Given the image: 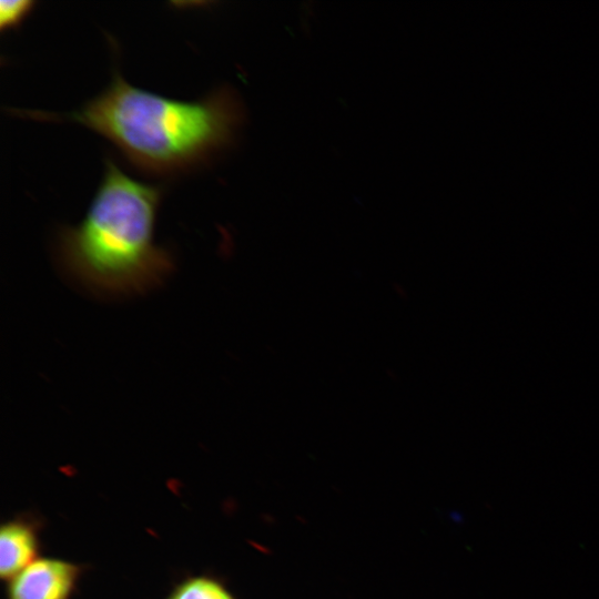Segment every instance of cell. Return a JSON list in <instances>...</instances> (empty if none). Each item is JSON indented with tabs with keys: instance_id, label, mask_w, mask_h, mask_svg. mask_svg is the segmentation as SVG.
Returning a JSON list of instances; mask_svg holds the SVG:
<instances>
[{
	"instance_id": "7a4b0ae2",
	"label": "cell",
	"mask_w": 599,
	"mask_h": 599,
	"mask_svg": "<svg viewBox=\"0 0 599 599\" xmlns=\"http://www.w3.org/2000/svg\"><path fill=\"white\" fill-rule=\"evenodd\" d=\"M162 194L160 185L130 177L106 158L84 217L58 233L63 270L104 296L142 293L160 284L173 268L171 252L153 240Z\"/></svg>"
},
{
	"instance_id": "5b68a950",
	"label": "cell",
	"mask_w": 599,
	"mask_h": 599,
	"mask_svg": "<svg viewBox=\"0 0 599 599\" xmlns=\"http://www.w3.org/2000/svg\"><path fill=\"white\" fill-rule=\"evenodd\" d=\"M165 599H235V597L219 579L201 575L180 581Z\"/></svg>"
},
{
	"instance_id": "3957f363",
	"label": "cell",
	"mask_w": 599,
	"mask_h": 599,
	"mask_svg": "<svg viewBox=\"0 0 599 599\" xmlns=\"http://www.w3.org/2000/svg\"><path fill=\"white\" fill-rule=\"evenodd\" d=\"M82 571L78 564L39 557L7 581V599H71Z\"/></svg>"
},
{
	"instance_id": "6da1fadb",
	"label": "cell",
	"mask_w": 599,
	"mask_h": 599,
	"mask_svg": "<svg viewBox=\"0 0 599 599\" xmlns=\"http://www.w3.org/2000/svg\"><path fill=\"white\" fill-rule=\"evenodd\" d=\"M62 118L103 135L139 170L173 175L226 149L244 109L230 88L194 101L174 100L129 84L115 70L102 92Z\"/></svg>"
},
{
	"instance_id": "277c9868",
	"label": "cell",
	"mask_w": 599,
	"mask_h": 599,
	"mask_svg": "<svg viewBox=\"0 0 599 599\" xmlns=\"http://www.w3.org/2000/svg\"><path fill=\"white\" fill-rule=\"evenodd\" d=\"M41 522L31 515L3 521L0 528V576L9 581L39 558Z\"/></svg>"
},
{
	"instance_id": "8992f818",
	"label": "cell",
	"mask_w": 599,
	"mask_h": 599,
	"mask_svg": "<svg viewBox=\"0 0 599 599\" xmlns=\"http://www.w3.org/2000/svg\"><path fill=\"white\" fill-rule=\"evenodd\" d=\"M32 1H1L0 27L2 30L17 27L32 10Z\"/></svg>"
}]
</instances>
